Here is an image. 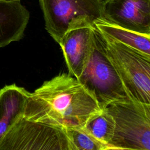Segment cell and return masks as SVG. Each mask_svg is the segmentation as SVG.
Here are the masks:
<instances>
[{
	"instance_id": "cell-9",
	"label": "cell",
	"mask_w": 150,
	"mask_h": 150,
	"mask_svg": "<svg viewBox=\"0 0 150 150\" xmlns=\"http://www.w3.org/2000/svg\"><path fill=\"white\" fill-rule=\"evenodd\" d=\"M29 17L21 1H0V47L23 38Z\"/></svg>"
},
{
	"instance_id": "cell-15",
	"label": "cell",
	"mask_w": 150,
	"mask_h": 150,
	"mask_svg": "<svg viewBox=\"0 0 150 150\" xmlns=\"http://www.w3.org/2000/svg\"><path fill=\"white\" fill-rule=\"evenodd\" d=\"M102 1H107V0H102Z\"/></svg>"
},
{
	"instance_id": "cell-8",
	"label": "cell",
	"mask_w": 150,
	"mask_h": 150,
	"mask_svg": "<svg viewBox=\"0 0 150 150\" xmlns=\"http://www.w3.org/2000/svg\"><path fill=\"white\" fill-rule=\"evenodd\" d=\"M103 21L150 34V0L104 1Z\"/></svg>"
},
{
	"instance_id": "cell-5",
	"label": "cell",
	"mask_w": 150,
	"mask_h": 150,
	"mask_svg": "<svg viewBox=\"0 0 150 150\" xmlns=\"http://www.w3.org/2000/svg\"><path fill=\"white\" fill-rule=\"evenodd\" d=\"M72 150L65 128L21 116L0 141V150Z\"/></svg>"
},
{
	"instance_id": "cell-13",
	"label": "cell",
	"mask_w": 150,
	"mask_h": 150,
	"mask_svg": "<svg viewBox=\"0 0 150 150\" xmlns=\"http://www.w3.org/2000/svg\"><path fill=\"white\" fill-rule=\"evenodd\" d=\"M72 150H105L111 149L87 132L82 127L65 128Z\"/></svg>"
},
{
	"instance_id": "cell-10",
	"label": "cell",
	"mask_w": 150,
	"mask_h": 150,
	"mask_svg": "<svg viewBox=\"0 0 150 150\" xmlns=\"http://www.w3.org/2000/svg\"><path fill=\"white\" fill-rule=\"evenodd\" d=\"M29 93L23 87L15 84L6 85L0 90V141L23 115Z\"/></svg>"
},
{
	"instance_id": "cell-1",
	"label": "cell",
	"mask_w": 150,
	"mask_h": 150,
	"mask_svg": "<svg viewBox=\"0 0 150 150\" xmlns=\"http://www.w3.org/2000/svg\"><path fill=\"white\" fill-rule=\"evenodd\" d=\"M101 111L93 94L76 78L63 73L29 93L23 116L67 128L83 127L91 116Z\"/></svg>"
},
{
	"instance_id": "cell-12",
	"label": "cell",
	"mask_w": 150,
	"mask_h": 150,
	"mask_svg": "<svg viewBox=\"0 0 150 150\" xmlns=\"http://www.w3.org/2000/svg\"><path fill=\"white\" fill-rule=\"evenodd\" d=\"M114 126L113 117L103 109L91 116L82 127L96 139L110 146L114 135Z\"/></svg>"
},
{
	"instance_id": "cell-14",
	"label": "cell",
	"mask_w": 150,
	"mask_h": 150,
	"mask_svg": "<svg viewBox=\"0 0 150 150\" xmlns=\"http://www.w3.org/2000/svg\"><path fill=\"white\" fill-rule=\"evenodd\" d=\"M21 1V0H0V1H5V2H11V1Z\"/></svg>"
},
{
	"instance_id": "cell-3",
	"label": "cell",
	"mask_w": 150,
	"mask_h": 150,
	"mask_svg": "<svg viewBox=\"0 0 150 150\" xmlns=\"http://www.w3.org/2000/svg\"><path fill=\"white\" fill-rule=\"evenodd\" d=\"M77 80L93 94L101 110L113 101L130 97L107 55L104 38L95 26L91 53Z\"/></svg>"
},
{
	"instance_id": "cell-4",
	"label": "cell",
	"mask_w": 150,
	"mask_h": 150,
	"mask_svg": "<svg viewBox=\"0 0 150 150\" xmlns=\"http://www.w3.org/2000/svg\"><path fill=\"white\" fill-rule=\"evenodd\" d=\"M101 33L105 41L107 55L128 96L150 104V55Z\"/></svg>"
},
{
	"instance_id": "cell-2",
	"label": "cell",
	"mask_w": 150,
	"mask_h": 150,
	"mask_svg": "<svg viewBox=\"0 0 150 150\" xmlns=\"http://www.w3.org/2000/svg\"><path fill=\"white\" fill-rule=\"evenodd\" d=\"M104 109L115 123L111 149L150 150V104L128 97Z\"/></svg>"
},
{
	"instance_id": "cell-6",
	"label": "cell",
	"mask_w": 150,
	"mask_h": 150,
	"mask_svg": "<svg viewBox=\"0 0 150 150\" xmlns=\"http://www.w3.org/2000/svg\"><path fill=\"white\" fill-rule=\"evenodd\" d=\"M45 29L59 44L73 23L103 20L102 0H39Z\"/></svg>"
},
{
	"instance_id": "cell-7",
	"label": "cell",
	"mask_w": 150,
	"mask_h": 150,
	"mask_svg": "<svg viewBox=\"0 0 150 150\" xmlns=\"http://www.w3.org/2000/svg\"><path fill=\"white\" fill-rule=\"evenodd\" d=\"M94 26L88 22L71 24L59 43L69 74L77 79L81 74L91 53Z\"/></svg>"
},
{
	"instance_id": "cell-11",
	"label": "cell",
	"mask_w": 150,
	"mask_h": 150,
	"mask_svg": "<svg viewBox=\"0 0 150 150\" xmlns=\"http://www.w3.org/2000/svg\"><path fill=\"white\" fill-rule=\"evenodd\" d=\"M94 25L101 33L150 55V34L133 31L103 20H97L94 22Z\"/></svg>"
}]
</instances>
